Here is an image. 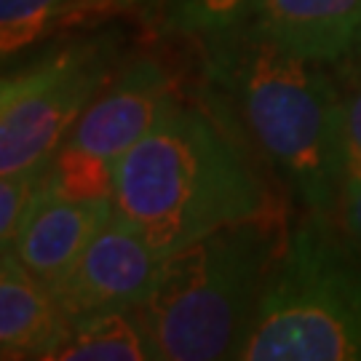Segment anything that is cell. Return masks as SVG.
Wrapping results in <instances>:
<instances>
[{
	"label": "cell",
	"mask_w": 361,
	"mask_h": 361,
	"mask_svg": "<svg viewBox=\"0 0 361 361\" xmlns=\"http://www.w3.org/2000/svg\"><path fill=\"white\" fill-rule=\"evenodd\" d=\"M212 38L209 78L252 145L308 214L335 217L348 174L345 99L335 80L246 16Z\"/></svg>",
	"instance_id": "1"
},
{
	"label": "cell",
	"mask_w": 361,
	"mask_h": 361,
	"mask_svg": "<svg viewBox=\"0 0 361 361\" xmlns=\"http://www.w3.org/2000/svg\"><path fill=\"white\" fill-rule=\"evenodd\" d=\"M113 204L164 257L225 225L276 212L238 142L177 97L116 166Z\"/></svg>",
	"instance_id": "2"
},
{
	"label": "cell",
	"mask_w": 361,
	"mask_h": 361,
	"mask_svg": "<svg viewBox=\"0 0 361 361\" xmlns=\"http://www.w3.org/2000/svg\"><path fill=\"white\" fill-rule=\"evenodd\" d=\"M289 228L279 212L241 219L171 252L137 308L153 359H235Z\"/></svg>",
	"instance_id": "3"
},
{
	"label": "cell",
	"mask_w": 361,
	"mask_h": 361,
	"mask_svg": "<svg viewBox=\"0 0 361 361\" xmlns=\"http://www.w3.org/2000/svg\"><path fill=\"white\" fill-rule=\"evenodd\" d=\"M241 361H361V246L343 222L289 228Z\"/></svg>",
	"instance_id": "4"
},
{
	"label": "cell",
	"mask_w": 361,
	"mask_h": 361,
	"mask_svg": "<svg viewBox=\"0 0 361 361\" xmlns=\"http://www.w3.org/2000/svg\"><path fill=\"white\" fill-rule=\"evenodd\" d=\"M110 80V51L99 43L56 51L25 73L3 78L0 177L49 164Z\"/></svg>",
	"instance_id": "5"
},
{
	"label": "cell",
	"mask_w": 361,
	"mask_h": 361,
	"mask_svg": "<svg viewBox=\"0 0 361 361\" xmlns=\"http://www.w3.org/2000/svg\"><path fill=\"white\" fill-rule=\"evenodd\" d=\"M174 99V83L155 59H137L80 113L49 166L51 182L75 198H113L116 166Z\"/></svg>",
	"instance_id": "6"
},
{
	"label": "cell",
	"mask_w": 361,
	"mask_h": 361,
	"mask_svg": "<svg viewBox=\"0 0 361 361\" xmlns=\"http://www.w3.org/2000/svg\"><path fill=\"white\" fill-rule=\"evenodd\" d=\"M161 262L164 255L113 214L51 292L70 322L110 310H137L153 292Z\"/></svg>",
	"instance_id": "7"
},
{
	"label": "cell",
	"mask_w": 361,
	"mask_h": 361,
	"mask_svg": "<svg viewBox=\"0 0 361 361\" xmlns=\"http://www.w3.org/2000/svg\"><path fill=\"white\" fill-rule=\"evenodd\" d=\"M113 214V198L67 195L54 185L46 171L11 246L6 249H11L35 279L54 289Z\"/></svg>",
	"instance_id": "8"
},
{
	"label": "cell",
	"mask_w": 361,
	"mask_h": 361,
	"mask_svg": "<svg viewBox=\"0 0 361 361\" xmlns=\"http://www.w3.org/2000/svg\"><path fill=\"white\" fill-rule=\"evenodd\" d=\"M246 19L322 65L361 49V0H249Z\"/></svg>",
	"instance_id": "9"
},
{
	"label": "cell",
	"mask_w": 361,
	"mask_h": 361,
	"mask_svg": "<svg viewBox=\"0 0 361 361\" xmlns=\"http://www.w3.org/2000/svg\"><path fill=\"white\" fill-rule=\"evenodd\" d=\"M70 319L56 297L3 249L0 265V356L16 359H54L62 345Z\"/></svg>",
	"instance_id": "10"
},
{
	"label": "cell",
	"mask_w": 361,
	"mask_h": 361,
	"mask_svg": "<svg viewBox=\"0 0 361 361\" xmlns=\"http://www.w3.org/2000/svg\"><path fill=\"white\" fill-rule=\"evenodd\" d=\"M56 361H147L153 359L137 310H110L70 322Z\"/></svg>",
	"instance_id": "11"
},
{
	"label": "cell",
	"mask_w": 361,
	"mask_h": 361,
	"mask_svg": "<svg viewBox=\"0 0 361 361\" xmlns=\"http://www.w3.org/2000/svg\"><path fill=\"white\" fill-rule=\"evenodd\" d=\"M113 0H0L3 56L32 46L54 25H67L78 13L102 8Z\"/></svg>",
	"instance_id": "12"
},
{
	"label": "cell",
	"mask_w": 361,
	"mask_h": 361,
	"mask_svg": "<svg viewBox=\"0 0 361 361\" xmlns=\"http://www.w3.org/2000/svg\"><path fill=\"white\" fill-rule=\"evenodd\" d=\"M140 6L161 32L217 35L244 19L249 0H140Z\"/></svg>",
	"instance_id": "13"
},
{
	"label": "cell",
	"mask_w": 361,
	"mask_h": 361,
	"mask_svg": "<svg viewBox=\"0 0 361 361\" xmlns=\"http://www.w3.org/2000/svg\"><path fill=\"white\" fill-rule=\"evenodd\" d=\"M49 164L22 169V171H13V174H3V182H0V241H3V249L11 246L27 207H30L32 195H35L46 171H49Z\"/></svg>",
	"instance_id": "14"
},
{
	"label": "cell",
	"mask_w": 361,
	"mask_h": 361,
	"mask_svg": "<svg viewBox=\"0 0 361 361\" xmlns=\"http://www.w3.org/2000/svg\"><path fill=\"white\" fill-rule=\"evenodd\" d=\"M345 99V161L348 174H361V80Z\"/></svg>",
	"instance_id": "15"
},
{
	"label": "cell",
	"mask_w": 361,
	"mask_h": 361,
	"mask_svg": "<svg viewBox=\"0 0 361 361\" xmlns=\"http://www.w3.org/2000/svg\"><path fill=\"white\" fill-rule=\"evenodd\" d=\"M337 217L343 222V228L356 238V244L361 246V174H345Z\"/></svg>",
	"instance_id": "16"
}]
</instances>
